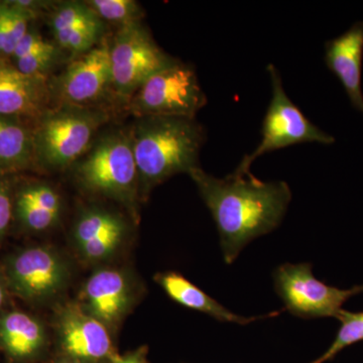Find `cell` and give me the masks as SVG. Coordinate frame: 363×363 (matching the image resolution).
<instances>
[{
  "label": "cell",
  "mask_w": 363,
  "mask_h": 363,
  "mask_svg": "<svg viewBox=\"0 0 363 363\" xmlns=\"http://www.w3.org/2000/svg\"><path fill=\"white\" fill-rule=\"evenodd\" d=\"M189 176L213 216L227 264H233L248 243L274 230L292 200L286 182H264L252 174L218 179L200 167Z\"/></svg>",
  "instance_id": "cell-1"
},
{
  "label": "cell",
  "mask_w": 363,
  "mask_h": 363,
  "mask_svg": "<svg viewBox=\"0 0 363 363\" xmlns=\"http://www.w3.org/2000/svg\"><path fill=\"white\" fill-rule=\"evenodd\" d=\"M143 191L198 168L205 133L195 119L145 117L130 136Z\"/></svg>",
  "instance_id": "cell-2"
},
{
  "label": "cell",
  "mask_w": 363,
  "mask_h": 363,
  "mask_svg": "<svg viewBox=\"0 0 363 363\" xmlns=\"http://www.w3.org/2000/svg\"><path fill=\"white\" fill-rule=\"evenodd\" d=\"M267 73L272 81V95L262 123V142L252 154L241 160L233 175H250L252 162L267 152L304 143L332 145L333 136L320 130L303 114L288 97L276 66L269 64Z\"/></svg>",
  "instance_id": "cell-3"
},
{
  "label": "cell",
  "mask_w": 363,
  "mask_h": 363,
  "mask_svg": "<svg viewBox=\"0 0 363 363\" xmlns=\"http://www.w3.org/2000/svg\"><path fill=\"white\" fill-rule=\"evenodd\" d=\"M206 104L194 69L176 60L136 91L131 108L140 117L194 119Z\"/></svg>",
  "instance_id": "cell-4"
},
{
  "label": "cell",
  "mask_w": 363,
  "mask_h": 363,
  "mask_svg": "<svg viewBox=\"0 0 363 363\" xmlns=\"http://www.w3.org/2000/svg\"><path fill=\"white\" fill-rule=\"evenodd\" d=\"M77 176L90 190L131 201L138 172L130 136L116 133L102 138L79 164Z\"/></svg>",
  "instance_id": "cell-5"
},
{
  "label": "cell",
  "mask_w": 363,
  "mask_h": 363,
  "mask_svg": "<svg viewBox=\"0 0 363 363\" xmlns=\"http://www.w3.org/2000/svg\"><path fill=\"white\" fill-rule=\"evenodd\" d=\"M138 21L121 26L111 45V85L133 96L152 76L174 63Z\"/></svg>",
  "instance_id": "cell-6"
},
{
  "label": "cell",
  "mask_w": 363,
  "mask_h": 363,
  "mask_svg": "<svg viewBox=\"0 0 363 363\" xmlns=\"http://www.w3.org/2000/svg\"><path fill=\"white\" fill-rule=\"evenodd\" d=\"M102 117L75 106L45 114L33 136L38 157L55 169L69 166L87 150Z\"/></svg>",
  "instance_id": "cell-7"
},
{
  "label": "cell",
  "mask_w": 363,
  "mask_h": 363,
  "mask_svg": "<svg viewBox=\"0 0 363 363\" xmlns=\"http://www.w3.org/2000/svg\"><path fill=\"white\" fill-rule=\"evenodd\" d=\"M274 289L285 303L286 309L295 316L336 317L346 301L363 293V285L341 290L326 285L313 276L310 264H285L274 274Z\"/></svg>",
  "instance_id": "cell-8"
},
{
  "label": "cell",
  "mask_w": 363,
  "mask_h": 363,
  "mask_svg": "<svg viewBox=\"0 0 363 363\" xmlns=\"http://www.w3.org/2000/svg\"><path fill=\"white\" fill-rule=\"evenodd\" d=\"M111 85V45L106 40L85 52L62 74L60 97L70 106L96 101Z\"/></svg>",
  "instance_id": "cell-9"
},
{
  "label": "cell",
  "mask_w": 363,
  "mask_h": 363,
  "mask_svg": "<svg viewBox=\"0 0 363 363\" xmlns=\"http://www.w3.org/2000/svg\"><path fill=\"white\" fill-rule=\"evenodd\" d=\"M59 333L62 348L72 359L96 363L114 357L105 324L78 306H68L62 311Z\"/></svg>",
  "instance_id": "cell-10"
},
{
  "label": "cell",
  "mask_w": 363,
  "mask_h": 363,
  "mask_svg": "<svg viewBox=\"0 0 363 363\" xmlns=\"http://www.w3.org/2000/svg\"><path fill=\"white\" fill-rule=\"evenodd\" d=\"M11 274L16 291L30 298L56 295L67 278L63 260L44 247L30 248L18 255L11 264Z\"/></svg>",
  "instance_id": "cell-11"
},
{
  "label": "cell",
  "mask_w": 363,
  "mask_h": 363,
  "mask_svg": "<svg viewBox=\"0 0 363 363\" xmlns=\"http://www.w3.org/2000/svg\"><path fill=\"white\" fill-rule=\"evenodd\" d=\"M363 21L325 44V63L343 85L351 104L363 114Z\"/></svg>",
  "instance_id": "cell-12"
},
{
  "label": "cell",
  "mask_w": 363,
  "mask_h": 363,
  "mask_svg": "<svg viewBox=\"0 0 363 363\" xmlns=\"http://www.w3.org/2000/svg\"><path fill=\"white\" fill-rule=\"evenodd\" d=\"M47 101L45 78L26 75L0 61V116H40Z\"/></svg>",
  "instance_id": "cell-13"
},
{
  "label": "cell",
  "mask_w": 363,
  "mask_h": 363,
  "mask_svg": "<svg viewBox=\"0 0 363 363\" xmlns=\"http://www.w3.org/2000/svg\"><path fill=\"white\" fill-rule=\"evenodd\" d=\"M125 227L116 215L105 210L86 211L76 224L74 236L81 252L88 259H107L123 240Z\"/></svg>",
  "instance_id": "cell-14"
},
{
  "label": "cell",
  "mask_w": 363,
  "mask_h": 363,
  "mask_svg": "<svg viewBox=\"0 0 363 363\" xmlns=\"http://www.w3.org/2000/svg\"><path fill=\"white\" fill-rule=\"evenodd\" d=\"M85 298L89 313L104 324L116 322L130 303V286L123 272L100 269L88 279Z\"/></svg>",
  "instance_id": "cell-15"
},
{
  "label": "cell",
  "mask_w": 363,
  "mask_h": 363,
  "mask_svg": "<svg viewBox=\"0 0 363 363\" xmlns=\"http://www.w3.org/2000/svg\"><path fill=\"white\" fill-rule=\"evenodd\" d=\"M157 281L164 289V292L168 294L169 297L179 304L185 306L189 309L205 313L218 321L247 325L255 320L266 319V318L276 317L279 315V312H272L262 317L248 318L234 314L177 272L160 274Z\"/></svg>",
  "instance_id": "cell-16"
},
{
  "label": "cell",
  "mask_w": 363,
  "mask_h": 363,
  "mask_svg": "<svg viewBox=\"0 0 363 363\" xmlns=\"http://www.w3.org/2000/svg\"><path fill=\"white\" fill-rule=\"evenodd\" d=\"M0 340L14 357H32L45 343L42 325L23 313L7 314L0 321Z\"/></svg>",
  "instance_id": "cell-17"
},
{
  "label": "cell",
  "mask_w": 363,
  "mask_h": 363,
  "mask_svg": "<svg viewBox=\"0 0 363 363\" xmlns=\"http://www.w3.org/2000/svg\"><path fill=\"white\" fill-rule=\"evenodd\" d=\"M33 138L14 117L0 116V169L25 166L32 157Z\"/></svg>",
  "instance_id": "cell-18"
},
{
  "label": "cell",
  "mask_w": 363,
  "mask_h": 363,
  "mask_svg": "<svg viewBox=\"0 0 363 363\" xmlns=\"http://www.w3.org/2000/svg\"><path fill=\"white\" fill-rule=\"evenodd\" d=\"M335 318L341 325L333 343L323 355L310 363L329 362L346 347L363 341V312L353 313L342 309Z\"/></svg>",
  "instance_id": "cell-19"
},
{
  "label": "cell",
  "mask_w": 363,
  "mask_h": 363,
  "mask_svg": "<svg viewBox=\"0 0 363 363\" xmlns=\"http://www.w3.org/2000/svg\"><path fill=\"white\" fill-rule=\"evenodd\" d=\"M50 25L52 33L70 30L78 26L104 25L101 18L87 4L64 2L52 13Z\"/></svg>",
  "instance_id": "cell-20"
},
{
  "label": "cell",
  "mask_w": 363,
  "mask_h": 363,
  "mask_svg": "<svg viewBox=\"0 0 363 363\" xmlns=\"http://www.w3.org/2000/svg\"><path fill=\"white\" fill-rule=\"evenodd\" d=\"M87 4L102 21L121 26L136 23L143 13L140 4L133 0H91Z\"/></svg>",
  "instance_id": "cell-21"
},
{
  "label": "cell",
  "mask_w": 363,
  "mask_h": 363,
  "mask_svg": "<svg viewBox=\"0 0 363 363\" xmlns=\"http://www.w3.org/2000/svg\"><path fill=\"white\" fill-rule=\"evenodd\" d=\"M104 25L78 26L54 33L57 44L73 52L85 54L96 47L104 33Z\"/></svg>",
  "instance_id": "cell-22"
},
{
  "label": "cell",
  "mask_w": 363,
  "mask_h": 363,
  "mask_svg": "<svg viewBox=\"0 0 363 363\" xmlns=\"http://www.w3.org/2000/svg\"><path fill=\"white\" fill-rule=\"evenodd\" d=\"M58 55L57 48L49 43L45 47L30 52L23 58L16 60V67L21 73L26 75L45 78L48 72L56 64Z\"/></svg>",
  "instance_id": "cell-23"
},
{
  "label": "cell",
  "mask_w": 363,
  "mask_h": 363,
  "mask_svg": "<svg viewBox=\"0 0 363 363\" xmlns=\"http://www.w3.org/2000/svg\"><path fill=\"white\" fill-rule=\"evenodd\" d=\"M18 214L21 220L28 228L35 231L45 230L54 225L59 216L47 211L35 204L28 196L21 192L18 201Z\"/></svg>",
  "instance_id": "cell-24"
},
{
  "label": "cell",
  "mask_w": 363,
  "mask_h": 363,
  "mask_svg": "<svg viewBox=\"0 0 363 363\" xmlns=\"http://www.w3.org/2000/svg\"><path fill=\"white\" fill-rule=\"evenodd\" d=\"M47 44H49V42L43 39L40 33L28 30L25 37H23V39L21 40V42L18 43V45H16L13 57L14 60L23 58V57L26 56V55L30 54V52L45 47Z\"/></svg>",
  "instance_id": "cell-25"
},
{
  "label": "cell",
  "mask_w": 363,
  "mask_h": 363,
  "mask_svg": "<svg viewBox=\"0 0 363 363\" xmlns=\"http://www.w3.org/2000/svg\"><path fill=\"white\" fill-rule=\"evenodd\" d=\"M9 39H11L9 7L7 2H0V58L6 57Z\"/></svg>",
  "instance_id": "cell-26"
},
{
  "label": "cell",
  "mask_w": 363,
  "mask_h": 363,
  "mask_svg": "<svg viewBox=\"0 0 363 363\" xmlns=\"http://www.w3.org/2000/svg\"><path fill=\"white\" fill-rule=\"evenodd\" d=\"M11 217V203L6 188L0 186V233L6 230Z\"/></svg>",
  "instance_id": "cell-27"
},
{
  "label": "cell",
  "mask_w": 363,
  "mask_h": 363,
  "mask_svg": "<svg viewBox=\"0 0 363 363\" xmlns=\"http://www.w3.org/2000/svg\"><path fill=\"white\" fill-rule=\"evenodd\" d=\"M111 362L112 363H147L143 351H135L125 355L114 354Z\"/></svg>",
  "instance_id": "cell-28"
},
{
  "label": "cell",
  "mask_w": 363,
  "mask_h": 363,
  "mask_svg": "<svg viewBox=\"0 0 363 363\" xmlns=\"http://www.w3.org/2000/svg\"><path fill=\"white\" fill-rule=\"evenodd\" d=\"M57 363H87L84 362H80V360L72 359V358L67 357L65 359H61Z\"/></svg>",
  "instance_id": "cell-29"
},
{
  "label": "cell",
  "mask_w": 363,
  "mask_h": 363,
  "mask_svg": "<svg viewBox=\"0 0 363 363\" xmlns=\"http://www.w3.org/2000/svg\"><path fill=\"white\" fill-rule=\"evenodd\" d=\"M4 290H2V286L0 285V307H1L2 302H4Z\"/></svg>",
  "instance_id": "cell-30"
}]
</instances>
